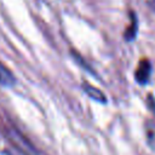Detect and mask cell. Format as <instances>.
I'll return each mask as SVG.
<instances>
[{"label":"cell","mask_w":155,"mask_h":155,"mask_svg":"<svg viewBox=\"0 0 155 155\" xmlns=\"http://www.w3.org/2000/svg\"><path fill=\"white\" fill-rule=\"evenodd\" d=\"M149 76H150V63L147 59H144L138 65V69L136 71V79L138 82L145 84L148 82Z\"/></svg>","instance_id":"1"},{"label":"cell","mask_w":155,"mask_h":155,"mask_svg":"<svg viewBox=\"0 0 155 155\" xmlns=\"http://www.w3.org/2000/svg\"><path fill=\"white\" fill-rule=\"evenodd\" d=\"M16 79L13 74L0 62V85L2 86H12L15 85Z\"/></svg>","instance_id":"2"},{"label":"cell","mask_w":155,"mask_h":155,"mask_svg":"<svg viewBox=\"0 0 155 155\" xmlns=\"http://www.w3.org/2000/svg\"><path fill=\"white\" fill-rule=\"evenodd\" d=\"M84 90H85V92H86L92 99H94V101H97V102H99V103H102V102L105 103V102H107L105 94H104L101 90H98L97 87L85 84V85H84Z\"/></svg>","instance_id":"3"},{"label":"cell","mask_w":155,"mask_h":155,"mask_svg":"<svg viewBox=\"0 0 155 155\" xmlns=\"http://www.w3.org/2000/svg\"><path fill=\"white\" fill-rule=\"evenodd\" d=\"M6 155H23V154H21V153H18V151H13V150H6Z\"/></svg>","instance_id":"4"},{"label":"cell","mask_w":155,"mask_h":155,"mask_svg":"<svg viewBox=\"0 0 155 155\" xmlns=\"http://www.w3.org/2000/svg\"><path fill=\"white\" fill-rule=\"evenodd\" d=\"M154 1H155V0H154ZM149 4H150V6H151V7H153V8L155 10V4H154L153 1H149Z\"/></svg>","instance_id":"5"}]
</instances>
